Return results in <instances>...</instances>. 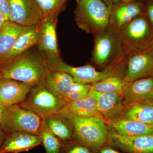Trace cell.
<instances>
[{
    "label": "cell",
    "mask_w": 153,
    "mask_h": 153,
    "mask_svg": "<svg viewBox=\"0 0 153 153\" xmlns=\"http://www.w3.org/2000/svg\"><path fill=\"white\" fill-rule=\"evenodd\" d=\"M46 57L29 50L6 62L0 63L3 78L14 79L35 85L42 82L49 70Z\"/></svg>",
    "instance_id": "cell-1"
},
{
    "label": "cell",
    "mask_w": 153,
    "mask_h": 153,
    "mask_svg": "<svg viewBox=\"0 0 153 153\" xmlns=\"http://www.w3.org/2000/svg\"><path fill=\"white\" fill-rule=\"evenodd\" d=\"M93 36L94 46L91 61L94 66L105 69L118 65L128 54L120 31L109 25Z\"/></svg>",
    "instance_id": "cell-2"
},
{
    "label": "cell",
    "mask_w": 153,
    "mask_h": 153,
    "mask_svg": "<svg viewBox=\"0 0 153 153\" xmlns=\"http://www.w3.org/2000/svg\"><path fill=\"white\" fill-rule=\"evenodd\" d=\"M74 11L77 27L94 35L109 25L111 8L102 0H82Z\"/></svg>",
    "instance_id": "cell-3"
},
{
    "label": "cell",
    "mask_w": 153,
    "mask_h": 153,
    "mask_svg": "<svg viewBox=\"0 0 153 153\" xmlns=\"http://www.w3.org/2000/svg\"><path fill=\"white\" fill-rule=\"evenodd\" d=\"M60 113L66 116L73 125L74 133L72 140L94 149L106 143L109 132L103 118L79 117Z\"/></svg>",
    "instance_id": "cell-4"
},
{
    "label": "cell",
    "mask_w": 153,
    "mask_h": 153,
    "mask_svg": "<svg viewBox=\"0 0 153 153\" xmlns=\"http://www.w3.org/2000/svg\"><path fill=\"white\" fill-rule=\"evenodd\" d=\"M18 105L45 119L60 112L65 103L60 97L49 91L42 81L33 86L25 100Z\"/></svg>",
    "instance_id": "cell-5"
},
{
    "label": "cell",
    "mask_w": 153,
    "mask_h": 153,
    "mask_svg": "<svg viewBox=\"0 0 153 153\" xmlns=\"http://www.w3.org/2000/svg\"><path fill=\"white\" fill-rule=\"evenodd\" d=\"M120 32L128 53L150 49L153 39V27L146 14L133 19Z\"/></svg>",
    "instance_id": "cell-6"
},
{
    "label": "cell",
    "mask_w": 153,
    "mask_h": 153,
    "mask_svg": "<svg viewBox=\"0 0 153 153\" xmlns=\"http://www.w3.org/2000/svg\"><path fill=\"white\" fill-rule=\"evenodd\" d=\"M47 60L49 69L63 71L71 76L74 82L79 84L91 85L109 76H118V65H113L99 71L94 66L89 64L79 67L70 66L60 57L47 59Z\"/></svg>",
    "instance_id": "cell-7"
},
{
    "label": "cell",
    "mask_w": 153,
    "mask_h": 153,
    "mask_svg": "<svg viewBox=\"0 0 153 153\" xmlns=\"http://www.w3.org/2000/svg\"><path fill=\"white\" fill-rule=\"evenodd\" d=\"M119 76L126 82L153 77V50L128 53L120 65Z\"/></svg>",
    "instance_id": "cell-8"
},
{
    "label": "cell",
    "mask_w": 153,
    "mask_h": 153,
    "mask_svg": "<svg viewBox=\"0 0 153 153\" xmlns=\"http://www.w3.org/2000/svg\"><path fill=\"white\" fill-rule=\"evenodd\" d=\"M43 119L37 114L16 105L9 106L0 127L8 134L23 132L40 136Z\"/></svg>",
    "instance_id": "cell-9"
},
{
    "label": "cell",
    "mask_w": 153,
    "mask_h": 153,
    "mask_svg": "<svg viewBox=\"0 0 153 153\" xmlns=\"http://www.w3.org/2000/svg\"><path fill=\"white\" fill-rule=\"evenodd\" d=\"M9 21L22 26H38L43 16L36 0H9Z\"/></svg>",
    "instance_id": "cell-10"
},
{
    "label": "cell",
    "mask_w": 153,
    "mask_h": 153,
    "mask_svg": "<svg viewBox=\"0 0 153 153\" xmlns=\"http://www.w3.org/2000/svg\"><path fill=\"white\" fill-rule=\"evenodd\" d=\"M88 95L95 99L99 112L105 121L122 117L125 109L126 103L123 93H100L89 91Z\"/></svg>",
    "instance_id": "cell-11"
},
{
    "label": "cell",
    "mask_w": 153,
    "mask_h": 153,
    "mask_svg": "<svg viewBox=\"0 0 153 153\" xmlns=\"http://www.w3.org/2000/svg\"><path fill=\"white\" fill-rule=\"evenodd\" d=\"M107 143L126 153H153V134L127 137L109 133Z\"/></svg>",
    "instance_id": "cell-12"
},
{
    "label": "cell",
    "mask_w": 153,
    "mask_h": 153,
    "mask_svg": "<svg viewBox=\"0 0 153 153\" xmlns=\"http://www.w3.org/2000/svg\"><path fill=\"white\" fill-rule=\"evenodd\" d=\"M57 21V18H43L37 26V46L39 51L44 54L47 59L60 57L56 30Z\"/></svg>",
    "instance_id": "cell-13"
},
{
    "label": "cell",
    "mask_w": 153,
    "mask_h": 153,
    "mask_svg": "<svg viewBox=\"0 0 153 153\" xmlns=\"http://www.w3.org/2000/svg\"><path fill=\"white\" fill-rule=\"evenodd\" d=\"M33 86L29 83L3 78L0 81V104L10 106L20 104Z\"/></svg>",
    "instance_id": "cell-14"
},
{
    "label": "cell",
    "mask_w": 153,
    "mask_h": 153,
    "mask_svg": "<svg viewBox=\"0 0 153 153\" xmlns=\"http://www.w3.org/2000/svg\"><path fill=\"white\" fill-rule=\"evenodd\" d=\"M143 14H145L143 0L125 3L111 10L109 25L120 31L133 19Z\"/></svg>",
    "instance_id": "cell-15"
},
{
    "label": "cell",
    "mask_w": 153,
    "mask_h": 153,
    "mask_svg": "<svg viewBox=\"0 0 153 153\" xmlns=\"http://www.w3.org/2000/svg\"><path fill=\"white\" fill-rule=\"evenodd\" d=\"M41 144L42 139L40 136L23 132H16L8 135L0 148V153L28 152Z\"/></svg>",
    "instance_id": "cell-16"
},
{
    "label": "cell",
    "mask_w": 153,
    "mask_h": 153,
    "mask_svg": "<svg viewBox=\"0 0 153 153\" xmlns=\"http://www.w3.org/2000/svg\"><path fill=\"white\" fill-rule=\"evenodd\" d=\"M109 133L132 137L153 134V125L120 118L105 121Z\"/></svg>",
    "instance_id": "cell-17"
},
{
    "label": "cell",
    "mask_w": 153,
    "mask_h": 153,
    "mask_svg": "<svg viewBox=\"0 0 153 153\" xmlns=\"http://www.w3.org/2000/svg\"><path fill=\"white\" fill-rule=\"evenodd\" d=\"M123 95L126 105L135 102L153 100V77L126 82Z\"/></svg>",
    "instance_id": "cell-18"
},
{
    "label": "cell",
    "mask_w": 153,
    "mask_h": 153,
    "mask_svg": "<svg viewBox=\"0 0 153 153\" xmlns=\"http://www.w3.org/2000/svg\"><path fill=\"white\" fill-rule=\"evenodd\" d=\"M121 118L153 125V100L135 102L127 104Z\"/></svg>",
    "instance_id": "cell-19"
},
{
    "label": "cell",
    "mask_w": 153,
    "mask_h": 153,
    "mask_svg": "<svg viewBox=\"0 0 153 153\" xmlns=\"http://www.w3.org/2000/svg\"><path fill=\"white\" fill-rule=\"evenodd\" d=\"M38 41L37 26L26 27L10 51L0 60V63L13 59L30 50V48L37 45Z\"/></svg>",
    "instance_id": "cell-20"
},
{
    "label": "cell",
    "mask_w": 153,
    "mask_h": 153,
    "mask_svg": "<svg viewBox=\"0 0 153 153\" xmlns=\"http://www.w3.org/2000/svg\"><path fill=\"white\" fill-rule=\"evenodd\" d=\"M51 132L62 143L73 139L74 128L70 120L60 112L44 119Z\"/></svg>",
    "instance_id": "cell-21"
},
{
    "label": "cell",
    "mask_w": 153,
    "mask_h": 153,
    "mask_svg": "<svg viewBox=\"0 0 153 153\" xmlns=\"http://www.w3.org/2000/svg\"><path fill=\"white\" fill-rule=\"evenodd\" d=\"M60 112L79 117H102L99 112L95 99L89 95L86 98L65 105Z\"/></svg>",
    "instance_id": "cell-22"
},
{
    "label": "cell",
    "mask_w": 153,
    "mask_h": 153,
    "mask_svg": "<svg viewBox=\"0 0 153 153\" xmlns=\"http://www.w3.org/2000/svg\"><path fill=\"white\" fill-rule=\"evenodd\" d=\"M43 82L49 91L60 97L74 81L71 76L63 71L49 69Z\"/></svg>",
    "instance_id": "cell-23"
},
{
    "label": "cell",
    "mask_w": 153,
    "mask_h": 153,
    "mask_svg": "<svg viewBox=\"0 0 153 153\" xmlns=\"http://www.w3.org/2000/svg\"><path fill=\"white\" fill-rule=\"evenodd\" d=\"M26 27L7 21L0 30V60L10 51Z\"/></svg>",
    "instance_id": "cell-24"
},
{
    "label": "cell",
    "mask_w": 153,
    "mask_h": 153,
    "mask_svg": "<svg viewBox=\"0 0 153 153\" xmlns=\"http://www.w3.org/2000/svg\"><path fill=\"white\" fill-rule=\"evenodd\" d=\"M126 83L121 77L111 76L91 85L90 90L100 93L113 92L123 93Z\"/></svg>",
    "instance_id": "cell-25"
},
{
    "label": "cell",
    "mask_w": 153,
    "mask_h": 153,
    "mask_svg": "<svg viewBox=\"0 0 153 153\" xmlns=\"http://www.w3.org/2000/svg\"><path fill=\"white\" fill-rule=\"evenodd\" d=\"M40 136L46 153L60 152L62 142L49 130L44 119L40 130Z\"/></svg>",
    "instance_id": "cell-26"
},
{
    "label": "cell",
    "mask_w": 153,
    "mask_h": 153,
    "mask_svg": "<svg viewBox=\"0 0 153 153\" xmlns=\"http://www.w3.org/2000/svg\"><path fill=\"white\" fill-rule=\"evenodd\" d=\"M90 86V85L73 82L60 97L65 105L72 102L83 99L88 96Z\"/></svg>",
    "instance_id": "cell-27"
},
{
    "label": "cell",
    "mask_w": 153,
    "mask_h": 153,
    "mask_svg": "<svg viewBox=\"0 0 153 153\" xmlns=\"http://www.w3.org/2000/svg\"><path fill=\"white\" fill-rule=\"evenodd\" d=\"M41 9L43 18H57L68 0H36Z\"/></svg>",
    "instance_id": "cell-28"
},
{
    "label": "cell",
    "mask_w": 153,
    "mask_h": 153,
    "mask_svg": "<svg viewBox=\"0 0 153 153\" xmlns=\"http://www.w3.org/2000/svg\"><path fill=\"white\" fill-rule=\"evenodd\" d=\"M59 153H95V149L81 143L71 140L62 143Z\"/></svg>",
    "instance_id": "cell-29"
},
{
    "label": "cell",
    "mask_w": 153,
    "mask_h": 153,
    "mask_svg": "<svg viewBox=\"0 0 153 153\" xmlns=\"http://www.w3.org/2000/svg\"><path fill=\"white\" fill-rule=\"evenodd\" d=\"M145 6V14L153 27V0H143Z\"/></svg>",
    "instance_id": "cell-30"
},
{
    "label": "cell",
    "mask_w": 153,
    "mask_h": 153,
    "mask_svg": "<svg viewBox=\"0 0 153 153\" xmlns=\"http://www.w3.org/2000/svg\"><path fill=\"white\" fill-rule=\"evenodd\" d=\"M0 11L4 15L7 21H9L10 13L9 0H0Z\"/></svg>",
    "instance_id": "cell-31"
},
{
    "label": "cell",
    "mask_w": 153,
    "mask_h": 153,
    "mask_svg": "<svg viewBox=\"0 0 153 153\" xmlns=\"http://www.w3.org/2000/svg\"><path fill=\"white\" fill-rule=\"evenodd\" d=\"M95 153H126L123 152H120L118 150L110 146L107 143L100 147V148L95 149Z\"/></svg>",
    "instance_id": "cell-32"
},
{
    "label": "cell",
    "mask_w": 153,
    "mask_h": 153,
    "mask_svg": "<svg viewBox=\"0 0 153 153\" xmlns=\"http://www.w3.org/2000/svg\"><path fill=\"white\" fill-rule=\"evenodd\" d=\"M102 1L106 4L108 6L111 8V10L112 9L122 4L128 2L132 1H139V0H102Z\"/></svg>",
    "instance_id": "cell-33"
},
{
    "label": "cell",
    "mask_w": 153,
    "mask_h": 153,
    "mask_svg": "<svg viewBox=\"0 0 153 153\" xmlns=\"http://www.w3.org/2000/svg\"><path fill=\"white\" fill-rule=\"evenodd\" d=\"M9 108V106H5L0 104V126L7 114Z\"/></svg>",
    "instance_id": "cell-34"
},
{
    "label": "cell",
    "mask_w": 153,
    "mask_h": 153,
    "mask_svg": "<svg viewBox=\"0 0 153 153\" xmlns=\"http://www.w3.org/2000/svg\"><path fill=\"white\" fill-rule=\"evenodd\" d=\"M8 134L0 127V148Z\"/></svg>",
    "instance_id": "cell-35"
},
{
    "label": "cell",
    "mask_w": 153,
    "mask_h": 153,
    "mask_svg": "<svg viewBox=\"0 0 153 153\" xmlns=\"http://www.w3.org/2000/svg\"><path fill=\"white\" fill-rule=\"evenodd\" d=\"M6 22H7V20L4 15L0 11V30L3 27Z\"/></svg>",
    "instance_id": "cell-36"
},
{
    "label": "cell",
    "mask_w": 153,
    "mask_h": 153,
    "mask_svg": "<svg viewBox=\"0 0 153 153\" xmlns=\"http://www.w3.org/2000/svg\"><path fill=\"white\" fill-rule=\"evenodd\" d=\"M150 49L153 50V39L152 40V44H151Z\"/></svg>",
    "instance_id": "cell-37"
},
{
    "label": "cell",
    "mask_w": 153,
    "mask_h": 153,
    "mask_svg": "<svg viewBox=\"0 0 153 153\" xmlns=\"http://www.w3.org/2000/svg\"><path fill=\"white\" fill-rule=\"evenodd\" d=\"M3 78V76L2 75V74H1V72H0V81H1V79Z\"/></svg>",
    "instance_id": "cell-38"
},
{
    "label": "cell",
    "mask_w": 153,
    "mask_h": 153,
    "mask_svg": "<svg viewBox=\"0 0 153 153\" xmlns=\"http://www.w3.org/2000/svg\"><path fill=\"white\" fill-rule=\"evenodd\" d=\"M75 1L76 2V3H78L80 1H82V0H75Z\"/></svg>",
    "instance_id": "cell-39"
}]
</instances>
